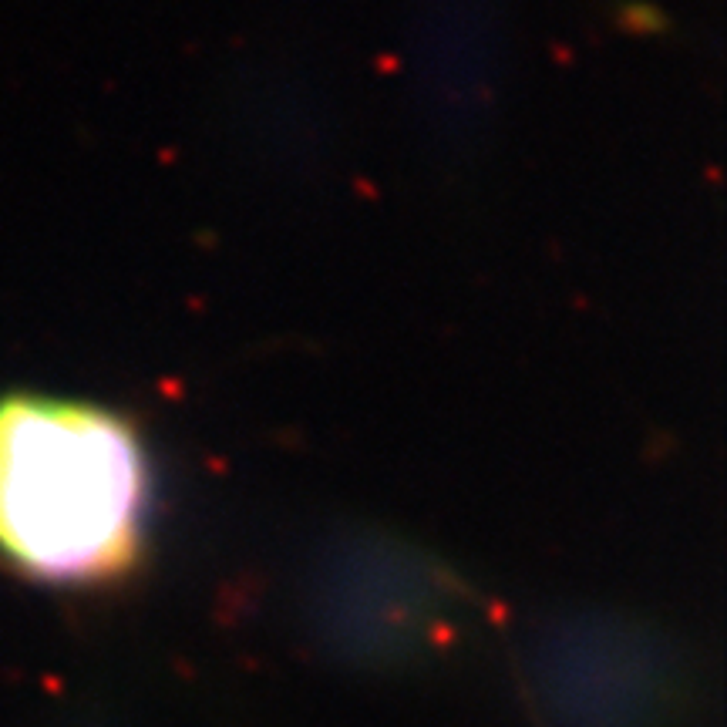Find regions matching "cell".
I'll return each instance as SVG.
<instances>
[{"instance_id": "1", "label": "cell", "mask_w": 727, "mask_h": 727, "mask_svg": "<svg viewBox=\"0 0 727 727\" xmlns=\"http://www.w3.org/2000/svg\"><path fill=\"white\" fill-rule=\"evenodd\" d=\"M149 455L112 408L0 398V559L51 586H101L142 559Z\"/></svg>"}]
</instances>
